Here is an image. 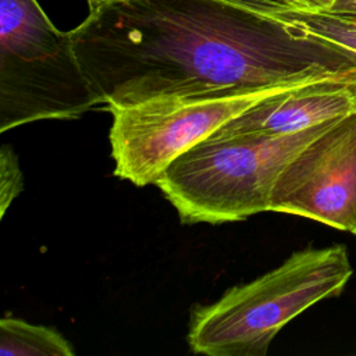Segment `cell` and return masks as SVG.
Returning <instances> with one entry per match:
<instances>
[{
	"instance_id": "cell-14",
	"label": "cell",
	"mask_w": 356,
	"mask_h": 356,
	"mask_svg": "<svg viewBox=\"0 0 356 356\" xmlns=\"http://www.w3.org/2000/svg\"><path fill=\"white\" fill-rule=\"evenodd\" d=\"M350 234H352V235H355V236H356V224H355V228H353V229H352V232H350Z\"/></svg>"
},
{
	"instance_id": "cell-8",
	"label": "cell",
	"mask_w": 356,
	"mask_h": 356,
	"mask_svg": "<svg viewBox=\"0 0 356 356\" xmlns=\"http://www.w3.org/2000/svg\"><path fill=\"white\" fill-rule=\"evenodd\" d=\"M273 10L298 31L332 47L356 65V13L309 11L281 1H275Z\"/></svg>"
},
{
	"instance_id": "cell-10",
	"label": "cell",
	"mask_w": 356,
	"mask_h": 356,
	"mask_svg": "<svg viewBox=\"0 0 356 356\" xmlns=\"http://www.w3.org/2000/svg\"><path fill=\"white\" fill-rule=\"evenodd\" d=\"M24 189V175L18 157L10 145H3L0 150V217Z\"/></svg>"
},
{
	"instance_id": "cell-3",
	"label": "cell",
	"mask_w": 356,
	"mask_h": 356,
	"mask_svg": "<svg viewBox=\"0 0 356 356\" xmlns=\"http://www.w3.org/2000/svg\"><path fill=\"white\" fill-rule=\"evenodd\" d=\"M337 121L286 135L216 131L178 156L154 184L184 224L241 221L270 211L282 170Z\"/></svg>"
},
{
	"instance_id": "cell-1",
	"label": "cell",
	"mask_w": 356,
	"mask_h": 356,
	"mask_svg": "<svg viewBox=\"0 0 356 356\" xmlns=\"http://www.w3.org/2000/svg\"><path fill=\"white\" fill-rule=\"evenodd\" d=\"M278 0H118L71 32L106 110L168 95L238 92L356 71L278 17Z\"/></svg>"
},
{
	"instance_id": "cell-5",
	"label": "cell",
	"mask_w": 356,
	"mask_h": 356,
	"mask_svg": "<svg viewBox=\"0 0 356 356\" xmlns=\"http://www.w3.org/2000/svg\"><path fill=\"white\" fill-rule=\"evenodd\" d=\"M299 83L303 82L253 90L168 95L108 108L113 115L108 138L114 174L136 186L154 184L178 156L229 120Z\"/></svg>"
},
{
	"instance_id": "cell-11",
	"label": "cell",
	"mask_w": 356,
	"mask_h": 356,
	"mask_svg": "<svg viewBox=\"0 0 356 356\" xmlns=\"http://www.w3.org/2000/svg\"><path fill=\"white\" fill-rule=\"evenodd\" d=\"M337 0H281V3L309 11H328Z\"/></svg>"
},
{
	"instance_id": "cell-2",
	"label": "cell",
	"mask_w": 356,
	"mask_h": 356,
	"mask_svg": "<svg viewBox=\"0 0 356 356\" xmlns=\"http://www.w3.org/2000/svg\"><path fill=\"white\" fill-rule=\"evenodd\" d=\"M353 274L345 245L305 248L250 282L192 312L188 345L209 356H264L271 341L310 306L342 293Z\"/></svg>"
},
{
	"instance_id": "cell-6",
	"label": "cell",
	"mask_w": 356,
	"mask_h": 356,
	"mask_svg": "<svg viewBox=\"0 0 356 356\" xmlns=\"http://www.w3.org/2000/svg\"><path fill=\"white\" fill-rule=\"evenodd\" d=\"M270 211L352 232L356 224V113L338 120L282 170Z\"/></svg>"
},
{
	"instance_id": "cell-13",
	"label": "cell",
	"mask_w": 356,
	"mask_h": 356,
	"mask_svg": "<svg viewBox=\"0 0 356 356\" xmlns=\"http://www.w3.org/2000/svg\"><path fill=\"white\" fill-rule=\"evenodd\" d=\"M86 1H88L89 7L92 10V8H96V7L102 6V4H107V3H113V1H118V0H86Z\"/></svg>"
},
{
	"instance_id": "cell-15",
	"label": "cell",
	"mask_w": 356,
	"mask_h": 356,
	"mask_svg": "<svg viewBox=\"0 0 356 356\" xmlns=\"http://www.w3.org/2000/svg\"><path fill=\"white\" fill-rule=\"evenodd\" d=\"M278 1H281V0H278Z\"/></svg>"
},
{
	"instance_id": "cell-12",
	"label": "cell",
	"mask_w": 356,
	"mask_h": 356,
	"mask_svg": "<svg viewBox=\"0 0 356 356\" xmlns=\"http://www.w3.org/2000/svg\"><path fill=\"white\" fill-rule=\"evenodd\" d=\"M330 11L356 13V0H337Z\"/></svg>"
},
{
	"instance_id": "cell-4",
	"label": "cell",
	"mask_w": 356,
	"mask_h": 356,
	"mask_svg": "<svg viewBox=\"0 0 356 356\" xmlns=\"http://www.w3.org/2000/svg\"><path fill=\"white\" fill-rule=\"evenodd\" d=\"M100 97L74 50L38 0H0V132L42 120H71Z\"/></svg>"
},
{
	"instance_id": "cell-9",
	"label": "cell",
	"mask_w": 356,
	"mask_h": 356,
	"mask_svg": "<svg viewBox=\"0 0 356 356\" xmlns=\"http://www.w3.org/2000/svg\"><path fill=\"white\" fill-rule=\"evenodd\" d=\"M1 356H74L72 345L54 328L17 317L0 321Z\"/></svg>"
},
{
	"instance_id": "cell-7",
	"label": "cell",
	"mask_w": 356,
	"mask_h": 356,
	"mask_svg": "<svg viewBox=\"0 0 356 356\" xmlns=\"http://www.w3.org/2000/svg\"><path fill=\"white\" fill-rule=\"evenodd\" d=\"M356 113V71L303 82L277 92L218 131L286 135L337 121Z\"/></svg>"
}]
</instances>
